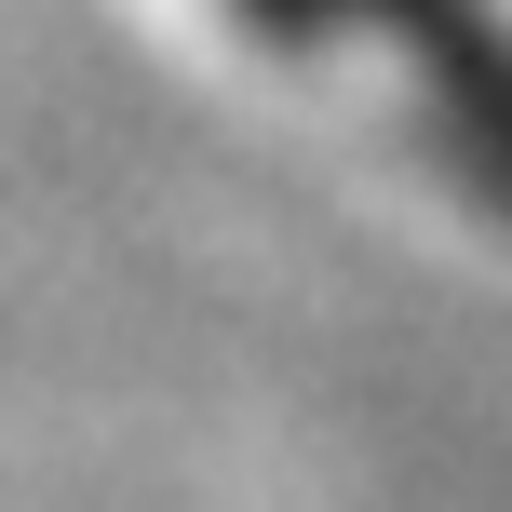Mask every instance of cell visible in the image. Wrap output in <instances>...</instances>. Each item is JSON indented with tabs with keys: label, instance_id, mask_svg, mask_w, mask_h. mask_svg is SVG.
Returning <instances> with one entry per match:
<instances>
[{
	"label": "cell",
	"instance_id": "1",
	"mask_svg": "<svg viewBox=\"0 0 512 512\" xmlns=\"http://www.w3.org/2000/svg\"><path fill=\"white\" fill-rule=\"evenodd\" d=\"M256 14H283V27L351 14V27H391L405 54H432V95L459 122V149L486 162V189H512V54H499V27L472 0H256Z\"/></svg>",
	"mask_w": 512,
	"mask_h": 512
}]
</instances>
